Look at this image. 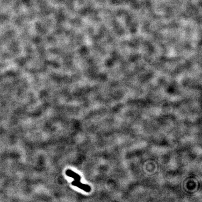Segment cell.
Listing matches in <instances>:
<instances>
[{"mask_svg":"<svg viewBox=\"0 0 202 202\" xmlns=\"http://www.w3.org/2000/svg\"><path fill=\"white\" fill-rule=\"evenodd\" d=\"M67 176L73 178L74 181L72 182V184L75 186H76L82 190H83L86 192H89L91 190V188L89 185L83 184L81 182V176L78 174L76 173L74 171L70 169L67 170L66 172Z\"/></svg>","mask_w":202,"mask_h":202,"instance_id":"1","label":"cell"}]
</instances>
